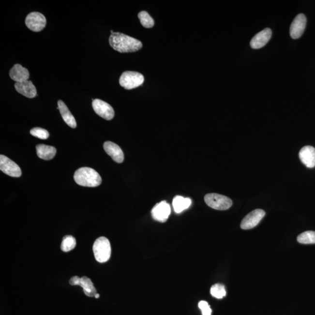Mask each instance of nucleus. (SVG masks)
I'll list each match as a JSON object with an SVG mask.
<instances>
[{
    "label": "nucleus",
    "instance_id": "13",
    "mask_svg": "<svg viewBox=\"0 0 315 315\" xmlns=\"http://www.w3.org/2000/svg\"><path fill=\"white\" fill-rule=\"evenodd\" d=\"M104 149L116 163H123L124 159L123 152L118 145L111 141H106L104 144Z\"/></svg>",
    "mask_w": 315,
    "mask_h": 315
},
{
    "label": "nucleus",
    "instance_id": "19",
    "mask_svg": "<svg viewBox=\"0 0 315 315\" xmlns=\"http://www.w3.org/2000/svg\"><path fill=\"white\" fill-rule=\"evenodd\" d=\"M191 198H184L180 195H177L173 200V207L177 213H180L184 210L188 209L191 206Z\"/></svg>",
    "mask_w": 315,
    "mask_h": 315
},
{
    "label": "nucleus",
    "instance_id": "20",
    "mask_svg": "<svg viewBox=\"0 0 315 315\" xmlns=\"http://www.w3.org/2000/svg\"><path fill=\"white\" fill-rule=\"evenodd\" d=\"M78 285L81 286L83 288L85 294L88 297H93L97 294L92 281L89 277L86 276L81 277Z\"/></svg>",
    "mask_w": 315,
    "mask_h": 315
},
{
    "label": "nucleus",
    "instance_id": "3",
    "mask_svg": "<svg viewBox=\"0 0 315 315\" xmlns=\"http://www.w3.org/2000/svg\"><path fill=\"white\" fill-rule=\"evenodd\" d=\"M93 252L98 262H107L111 256V246L108 239L104 237L98 238L93 243Z\"/></svg>",
    "mask_w": 315,
    "mask_h": 315
},
{
    "label": "nucleus",
    "instance_id": "6",
    "mask_svg": "<svg viewBox=\"0 0 315 315\" xmlns=\"http://www.w3.org/2000/svg\"><path fill=\"white\" fill-rule=\"evenodd\" d=\"M25 24L30 30L40 32L44 29L46 25V19L43 14L33 12L28 14L25 19Z\"/></svg>",
    "mask_w": 315,
    "mask_h": 315
},
{
    "label": "nucleus",
    "instance_id": "16",
    "mask_svg": "<svg viewBox=\"0 0 315 315\" xmlns=\"http://www.w3.org/2000/svg\"><path fill=\"white\" fill-rule=\"evenodd\" d=\"M29 71L21 66V64L14 65L10 71V76L16 82H22L28 81L30 78Z\"/></svg>",
    "mask_w": 315,
    "mask_h": 315
},
{
    "label": "nucleus",
    "instance_id": "9",
    "mask_svg": "<svg viewBox=\"0 0 315 315\" xmlns=\"http://www.w3.org/2000/svg\"><path fill=\"white\" fill-rule=\"evenodd\" d=\"M265 214V212L263 210H254L244 217L240 224V228L245 230L254 228L259 224Z\"/></svg>",
    "mask_w": 315,
    "mask_h": 315
},
{
    "label": "nucleus",
    "instance_id": "17",
    "mask_svg": "<svg viewBox=\"0 0 315 315\" xmlns=\"http://www.w3.org/2000/svg\"><path fill=\"white\" fill-rule=\"evenodd\" d=\"M58 107L60 113L62 116V119L68 126H69L72 128L75 129L76 127V123L75 117L70 112L69 109L64 104L63 101L59 100L58 102Z\"/></svg>",
    "mask_w": 315,
    "mask_h": 315
},
{
    "label": "nucleus",
    "instance_id": "10",
    "mask_svg": "<svg viewBox=\"0 0 315 315\" xmlns=\"http://www.w3.org/2000/svg\"><path fill=\"white\" fill-rule=\"evenodd\" d=\"M171 207L166 201H161L156 204L151 211L152 216L156 221L161 223L166 222L170 214H171Z\"/></svg>",
    "mask_w": 315,
    "mask_h": 315
},
{
    "label": "nucleus",
    "instance_id": "12",
    "mask_svg": "<svg viewBox=\"0 0 315 315\" xmlns=\"http://www.w3.org/2000/svg\"><path fill=\"white\" fill-rule=\"evenodd\" d=\"M272 35L271 30L270 28L261 31L252 39L251 46L252 49H259L265 46L270 40Z\"/></svg>",
    "mask_w": 315,
    "mask_h": 315
},
{
    "label": "nucleus",
    "instance_id": "15",
    "mask_svg": "<svg viewBox=\"0 0 315 315\" xmlns=\"http://www.w3.org/2000/svg\"><path fill=\"white\" fill-rule=\"evenodd\" d=\"M15 89L17 92L27 98H35L37 94L35 86L32 81H25L22 82H16Z\"/></svg>",
    "mask_w": 315,
    "mask_h": 315
},
{
    "label": "nucleus",
    "instance_id": "7",
    "mask_svg": "<svg viewBox=\"0 0 315 315\" xmlns=\"http://www.w3.org/2000/svg\"><path fill=\"white\" fill-rule=\"evenodd\" d=\"M0 170L11 177L19 178L22 175L21 169L18 165L3 155H0Z\"/></svg>",
    "mask_w": 315,
    "mask_h": 315
},
{
    "label": "nucleus",
    "instance_id": "8",
    "mask_svg": "<svg viewBox=\"0 0 315 315\" xmlns=\"http://www.w3.org/2000/svg\"><path fill=\"white\" fill-rule=\"evenodd\" d=\"M92 107L96 114L105 120H110L114 118V110L106 102L102 101L101 99H94L92 102Z\"/></svg>",
    "mask_w": 315,
    "mask_h": 315
},
{
    "label": "nucleus",
    "instance_id": "26",
    "mask_svg": "<svg viewBox=\"0 0 315 315\" xmlns=\"http://www.w3.org/2000/svg\"><path fill=\"white\" fill-rule=\"evenodd\" d=\"M198 308L201 309L203 315H211V309L210 308V306L209 305L208 302L205 301V300H201V301L198 303Z\"/></svg>",
    "mask_w": 315,
    "mask_h": 315
},
{
    "label": "nucleus",
    "instance_id": "4",
    "mask_svg": "<svg viewBox=\"0 0 315 315\" xmlns=\"http://www.w3.org/2000/svg\"><path fill=\"white\" fill-rule=\"evenodd\" d=\"M204 201L210 207L217 210H226L232 205L231 198L217 194L206 195Z\"/></svg>",
    "mask_w": 315,
    "mask_h": 315
},
{
    "label": "nucleus",
    "instance_id": "24",
    "mask_svg": "<svg viewBox=\"0 0 315 315\" xmlns=\"http://www.w3.org/2000/svg\"><path fill=\"white\" fill-rule=\"evenodd\" d=\"M210 293L212 297L217 299H222L226 294L225 286L221 284H216L212 285L210 289Z\"/></svg>",
    "mask_w": 315,
    "mask_h": 315
},
{
    "label": "nucleus",
    "instance_id": "27",
    "mask_svg": "<svg viewBox=\"0 0 315 315\" xmlns=\"http://www.w3.org/2000/svg\"><path fill=\"white\" fill-rule=\"evenodd\" d=\"M99 296H99V294H96L95 297L96 298V299H99Z\"/></svg>",
    "mask_w": 315,
    "mask_h": 315
},
{
    "label": "nucleus",
    "instance_id": "2",
    "mask_svg": "<svg viewBox=\"0 0 315 315\" xmlns=\"http://www.w3.org/2000/svg\"><path fill=\"white\" fill-rule=\"evenodd\" d=\"M74 179L79 186L97 187L102 183V178L98 173L90 167H83L76 171Z\"/></svg>",
    "mask_w": 315,
    "mask_h": 315
},
{
    "label": "nucleus",
    "instance_id": "18",
    "mask_svg": "<svg viewBox=\"0 0 315 315\" xmlns=\"http://www.w3.org/2000/svg\"><path fill=\"white\" fill-rule=\"evenodd\" d=\"M37 155L40 158L45 160H50L55 157L56 149L52 146L39 144L36 147Z\"/></svg>",
    "mask_w": 315,
    "mask_h": 315
},
{
    "label": "nucleus",
    "instance_id": "14",
    "mask_svg": "<svg viewBox=\"0 0 315 315\" xmlns=\"http://www.w3.org/2000/svg\"><path fill=\"white\" fill-rule=\"evenodd\" d=\"M299 157L300 160L306 167L312 168L315 166V149L314 147H303L300 150Z\"/></svg>",
    "mask_w": 315,
    "mask_h": 315
},
{
    "label": "nucleus",
    "instance_id": "25",
    "mask_svg": "<svg viewBox=\"0 0 315 315\" xmlns=\"http://www.w3.org/2000/svg\"><path fill=\"white\" fill-rule=\"evenodd\" d=\"M31 135L34 137L42 139V140H46L49 137V133L46 130L40 128V127H35L30 130Z\"/></svg>",
    "mask_w": 315,
    "mask_h": 315
},
{
    "label": "nucleus",
    "instance_id": "22",
    "mask_svg": "<svg viewBox=\"0 0 315 315\" xmlns=\"http://www.w3.org/2000/svg\"><path fill=\"white\" fill-rule=\"evenodd\" d=\"M297 240L302 244H315V232L308 231L303 232L297 237Z\"/></svg>",
    "mask_w": 315,
    "mask_h": 315
},
{
    "label": "nucleus",
    "instance_id": "23",
    "mask_svg": "<svg viewBox=\"0 0 315 315\" xmlns=\"http://www.w3.org/2000/svg\"><path fill=\"white\" fill-rule=\"evenodd\" d=\"M138 18L140 19L141 24L145 28H150L154 27V21L152 17L149 15V14L146 11H141L138 15Z\"/></svg>",
    "mask_w": 315,
    "mask_h": 315
},
{
    "label": "nucleus",
    "instance_id": "11",
    "mask_svg": "<svg viewBox=\"0 0 315 315\" xmlns=\"http://www.w3.org/2000/svg\"><path fill=\"white\" fill-rule=\"evenodd\" d=\"M306 18L304 14H300L292 21L290 27V35L292 39H297L302 35L305 30Z\"/></svg>",
    "mask_w": 315,
    "mask_h": 315
},
{
    "label": "nucleus",
    "instance_id": "21",
    "mask_svg": "<svg viewBox=\"0 0 315 315\" xmlns=\"http://www.w3.org/2000/svg\"><path fill=\"white\" fill-rule=\"evenodd\" d=\"M76 246V240L71 235H66L62 238L61 245L62 251L68 252L72 251Z\"/></svg>",
    "mask_w": 315,
    "mask_h": 315
},
{
    "label": "nucleus",
    "instance_id": "1",
    "mask_svg": "<svg viewBox=\"0 0 315 315\" xmlns=\"http://www.w3.org/2000/svg\"><path fill=\"white\" fill-rule=\"evenodd\" d=\"M109 44L113 49L120 53L137 52L143 47L141 41L120 32L111 34Z\"/></svg>",
    "mask_w": 315,
    "mask_h": 315
},
{
    "label": "nucleus",
    "instance_id": "5",
    "mask_svg": "<svg viewBox=\"0 0 315 315\" xmlns=\"http://www.w3.org/2000/svg\"><path fill=\"white\" fill-rule=\"evenodd\" d=\"M144 81V77L141 73L135 72H125L122 74L119 83L126 90L135 89L141 86Z\"/></svg>",
    "mask_w": 315,
    "mask_h": 315
}]
</instances>
